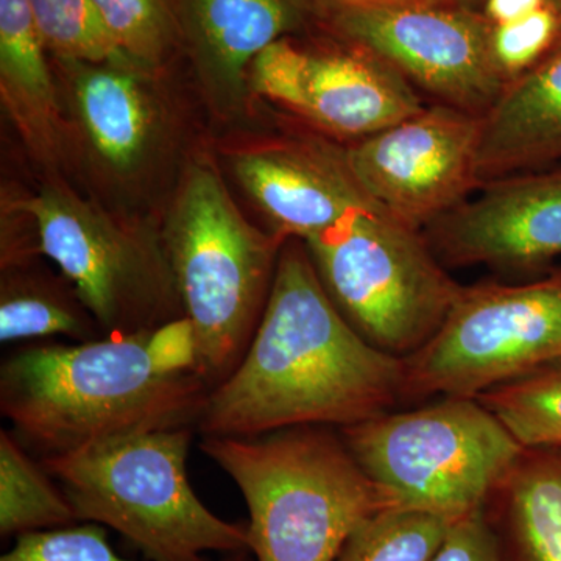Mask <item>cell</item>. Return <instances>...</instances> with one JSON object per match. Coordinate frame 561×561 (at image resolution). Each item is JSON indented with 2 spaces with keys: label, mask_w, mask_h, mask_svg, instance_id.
<instances>
[{
  "label": "cell",
  "mask_w": 561,
  "mask_h": 561,
  "mask_svg": "<svg viewBox=\"0 0 561 561\" xmlns=\"http://www.w3.org/2000/svg\"><path fill=\"white\" fill-rule=\"evenodd\" d=\"M402 387L404 359L362 337L324 289L305 243L291 239L249 348L209 391L197 427L203 437L343 430L394 411Z\"/></svg>",
  "instance_id": "6da1fadb"
},
{
  "label": "cell",
  "mask_w": 561,
  "mask_h": 561,
  "mask_svg": "<svg viewBox=\"0 0 561 561\" xmlns=\"http://www.w3.org/2000/svg\"><path fill=\"white\" fill-rule=\"evenodd\" d=\"M149 332L32 345L0 367V412L38 460L195 427L210 387L154 359Z\"/></svg>",
  "instance_id": "7a4b0ae2"
},
{
  "label": "cell",
  "mask_w": 561,
  "mask_h": 561,
  "mask_svg": "<svg viewBox=\"0 0 561 561\" xmlns=\"http://www.w3.org/2000/svg\"><path fill=\"white\" fill-rule=\"evenodd\" d=\"M201 449L241 491L257 561H335L362 524L394 508L334 427L203 437Z\"/></svg>",
  "instance_id": "3957f363"
},
{
  "label": "cell",
  "mask_w": 561,
  "mask_h": 561,
  "mask_svg": "<svg viewBox=\"0 0 561 561\" xmlns=\"http://www.w3.org/2000/svg\"><path fill=\"white\" fill-rule=\"evenodd\" d=\"M194 427L150 432L39 460L83 523L111 527L151 561L249 549V530L206 507L187 478Z\"/></svg>",
  "instance_id": "277c9868"
},
{
  "label": "cell",
  "mask_w": 561,
  "mask_h": 561,
  "mask_svg": "<svg viewBox=\"0 0 561 561\" xmlns=\"http://www.w3.org/2000/svg\"><path fill=\"white\" fill-rule=\"evenodd\" d=\"M283 245L280 236L247 221L210 169L191 172L169 219L164 250L197 339L198 376L210 390L241 364Z\"/></svg>",
  "instance_id": "5b68a950"
},
{
  "label": "cell",
  "mask_w": 561,
  "mask_h": 561,
  "mask_svg": "<svg viewBox=\"0 0 561 561\" xmlns=\"http://www.w3.org/2000/svg\"><path fill=\"white\" fill-rule=\"evenodd\" d=\"M343 442L394 508L448 522L483 511L523 446L479 398L442 397L343 427Z\"/></svg>",
  "instance_id": "8992f818"
},
{
  "label": "cell",
  "mask_w": 561,
  "mask_h": 561,
  "mask_svg": "<svg viewBox=\"0 0 561 561\" xmlns=\"http://www.w3.org/2000/svg\"><path fill=\"white\" fill-rule=\"evenodd\" d=\"M302 243L346 320L400 359L437 334L461 290L423 232L402 225L370 195Z\"/></svg>",
  "instance_id": "52a82bcc"
},
{
  "label": "cell",
  "mask_w": 561,
  "mask_h": 561,
  "mask_svg": "<svg viewBox=\"0 0 561 561\" xmlns=\"http://www.w3.org/2000/svg\"><path fill=\"white\" fill-rule=\"evenodd\" d=\"M561 357V273L461 286L437 334L404 359L402 402L478 398Z\"/></svg>",
  "instance_id": "ba28073f"
},
{
  "label": "cell",
  "mask_w": 561,
  "mask_h": 561,
  "mask_svg": "<svg viewBox=\"0 0 561 561\" xmlns=\"http://www.w3.org/2000/svg\"><path fill=\"white\" fill-rule=\"evenodd\" d=\"M39 251L60 267L106 335L136 334L184 317L164 243L140 242L60 187L22 203Z\"/></svg>",
  "instance_id": "9c48e42d"
},
{
  "label": "cell",
  "mask_w": 561,
  "mask_h": 561,
  "mask_svg": "<svg viewBox=\"0 0 561 561\" xmlns=\"http://www.w3.org/2000/svg\"><path fill=\"white\" fill-rule=\"evenodd\" d=\"M334 25L432 103L482 117L507 87L491 54L493 25L465 5L339 7Z\"/></svg>",
  "instance_id": "30bf717a"
},
{
  "label": "cell",
  "mask_w": 561,
  "mask_h": 561,
  "mask_svg": "<svg viewBox=\"0 0 561 561\" xmlns=\"http://www.w3.org/2000/svg\"><path fill=\"white\" fill-rule=\"evenodd\" d=\"M479 133L481 117L427 103L342 151L362 190L402 225L423 232L478 190Z\"/></svg>",
  "instance_id": "8fae6325"
},
{
  "label": "cell",
  "mask_w": 561,
  "mask_h": 561,
  "mask_svg": "<svg viewBox=\"0 0 561 561\" xmlns=\"http://www.w3.org/2000/svg\"><path fill=\"white\" fill-rule=\"evenodd\" d=\"M250 73L254 91L353 142L427 105L401 73L356 44L309 51L280 38L254 58Z\"/></svg>",
  "instance_id": "7c38bea8"
},
{
  "label": "cell",
  "mask_w": 561,
  "mask_h": 561,
  "mask_svg": "<svg viewBox=\"0 0 561 561\" xmlns=\"http://www.w3.org/2000/svg\"><path fill=\"white\" fill-rule=\"evenodd\" d=\"M446 268L483 265L524 273L561 254V173H519L489 181L424 228Z\"/></svg>",
  "instance_id": "4fadbf2b"
},
{
  "label": "cell",
  "mask_w": 561,
  "mask_h": 561,
  "mask_svg": "<svg viewBox=\"0 0 561 561\" xmlns=\"http://www.w3.org/2000/svg\"><path fill=\"white\" fill-rule=\"evenodd\" d=\"M236 175L279 236L306 242L342 219L367 192L354 179L342 150L280 146L243 153Z\"/></svg>",
  "instance_id": "5bb4252c"
},
{
  "label": "cell",
  "mask_w": 561,
  "mask_h": 561,
  "mask_svg": "<svg viewBox=\"0 0 561 561\" xmlns=\"http://www.w3.org/2000/svg\"><path fill=\"white\" fill-rule=\"evenodd\" d=\"M561 158V51L511 81L481 117L476 176L489 181L535 172Z\"/></svg>",
  "instance_id": "9a60e30c"
},
{
  "label": "cell",
  "mask_w": 561,
  "mask_h": 561,
  "mask_svg": "<svg viewBox=\"0 0 561 561\" xmlns=\"http://www.w3.org/2000/svg\"><path fill=\"white\" fill-rule=\"evenodd\" d=\"M482 513L502 561H561V446L523 448Z\"/></svg>",
  "instance_id": "2e32d148"
},
{
  "label": "cell",
  "mask_w": 561,
  "mask_h": 561,
  "mask_svg": "<svg viewBox=\"0 0 561 561\" xmlns=\"http://www.w3.org/2000/svg\"><path fill=\"white\" fill-rule=\"evenodd\" d=\"M183 5L202 57L234 81L265 47L300 24L306 0H183Z\"/></svg>",
  "instance_id": "e0dca14e"
},
{
  "label": "cell",
  "mask_w": 561,
  "mask_h": 561,
  "mask_svg": "<svg viewBox=\"0 0 561 561\" xmlns=\"http://www.w3.org/2000/svg\"><path fill=\"white\" fill-rule=\"evenodd\" d=\"M76 99L103 160L116 169L133 168L142 157L151 127L149 103L135 77L119 69H81Z\"/></svg>",
  "instance_id": "ac0fdd59"
},
{
  "label": "cell",
  "mask_w": 561,
  "mask_h": 561,
  "mask_svg": "<svg viewBox=\"0 0 561 561\" xmlns=\"http://www.w3.org/2000/svg\"><path fill=\"white\" fill-rule=\"evenodd\" d=\"M79 522L60 483L14 437L0 431V534L21 537Z\"/></svg>",
  "instance_id": "d6986e66"
},
{
  "label": "cell",
  "mask_w": 561,
  "mask_h": 561,
  "mask_svg": "<svg viewBox=\"0 0 561 561\" xmlns=\"http://www.w3.org/2000/svg\"><path fill=\"white\" fill-rule=\"evenodd\" d=\"M43 36L28 0H0V76L7 98L35 122L55 113Z\"/></svg>",
  "instance_id": "ffe728a7"
},
{
  "label": "cell",
  "mask_w": 561,
  "mask_h": 561,
  "mask_svg": "<svg viewBox=\"0 0 561 561\" xmlns=\"http://www.w3.org/2000/svg\"><path fill=\"white\" fill-rule=\"evenodd\" d=\"M478 398L523 448L561 446V357Z\"/></svg>",
  "instance_id": "44dd1931"
},
{
  "label": "cell",
  "mask_w": 561,
  "mask_h": 561,
  "mask_svg": "<svg viewBox=\"0 0 561 561\" xmlns=\"http://www.w3.org/2000/svg\"><path fill=\"white\" fill-rule=\"evenodd\" d=\"M65 335L77 343L105 337L101 324L81 301H68L61 295L27 284H10L0 301V341L2 343Z\"/></svg>",
  "instance_id": "7402d4cb"
},
{
  "label": "cell",
  "mask_w": 561,
  "mask_h": 561,
  "mask_svg": "<svg viewBox=\"0 0 561 561\" xmlns=\"http://www.w3.org/2000/svg\"><path fill=\"white\" fill-rule=\"evenodd\" d=\"M451 524L426 512L387 508L351 535L335 561H430Z\"/></svg>",
  "instance_id": "603a6c76"
},
{
  "label": "cell",
  "mask_w": 561,
  "mask_h": 561,
  "mask_svg": "<svg viewBox=\"0 0 561 561\" xmlns=\"http://www.w3.org/2000/svg\"><path fill=\"white\" fill-rule=\"evenodd\" d=\"M44 44L70 61L124 60L92 0H28Z\"/></svg>",
  "instance_id": "cb8c5ba5"
},
{
  "label": "cell",
  "mask_w": 561,
  "mask_h": 561,
  "mask_svg": "<svg viewBox=\"0 0 561 561\" xmlns=\"http://www.w3.org/2000/svg\"><path fill=\"white\" fill-rule=\"evenodd\" d=\"M122 54L154 62L169 46L172 21L165 0H92Z\"/></svg>",
  "instance_id": "d4e9b609"
},
{
  "label": "cell",
  "mask_w": 561,
  "mask_h": 561,
  "mask_svg": "<svg viewBox=\"0 0 561 561\" xmlns=\"http://www.w3.org/2000/svg\"><path fill=\"white\" fill-rule=\"evenodd\" d=\"M561 32V11L548 5L524 20L491 28V54L507 81L529 72L556 47Z\"/></svg>",
  "instance_id": "484cf974"
},
{
  "label": "cell",
  "mask_w": 561,
  "mask_h": 561,
  "mask_svg": "<svg viewBox=\"0 0 561 561\" xmlns=\"http://www.w3.org/2000/svg\"><path fill=\"white\" fill-rule=\"evenodd\" d=\"M0 561H130L122 559L106 540L101 524L84 523L16 537Z\"/></svg>",
  "instance_id": "4316f807"
},
{
  "label": "cell",
  "mask_w": 561,
  "mask_h": 561,
  "mask_svg": "<svg viewBox=\"0 0 561 561\" xmlns=\"http://www.w3.org/2000/svg\"><path fill=\"white\" fill-rule=\"evenodd\" d=\"M430 561H502L483 513L454 522Z\"/></svg>",
  "instance_id": "83f0119b"
},
{
  "label": "cell",
  "mask_w": 561,
  "mask_h": 561,
  "mask_svg": "<svg viewBox=\"0 0 561 561\" xmlns=\"http://www.w3.org/2000/svg\"><path fill=\"white\" fill-rule=\"evenodd\" d=\"M551 0H485L483 16L491 25L511 24L551 5Z\"/></svg>",
  "instance_id": "f1b7e54d"
},
{
  "label": "cell",
  "mask_w": 561,
  "mask_h": 561,
  "mask_svg": "<svg viewBox=\"0 0 561 561\" xmlns=\"http://www.w3.org/2000/svg\"><path fill=\"white\" fill-rule=\"evenodd\" d=\"M339 7L461 5L460 0H335Z\"/></svg>",
  "instance_id": "f546056e"
},
{
  "label": "cell",
  "mask_w": 561,
  "mask_h": 561,
  "mask_svg": "<svg viewBox=\"0 0 561 561\" xmlns=\"http://www.w3.org/2000/svg\"><path fill=\"white\" fill-rule=\"evenodd\" d=\"M245 552L247 551L227 553V557L221 561H245Z\"/></svg>",
  "instance_id": "4dcf8cb0"
},
{
  "label": "cell",
  "mask_w": 561,
  "mask_h": 561,
  "mask_svg": "<svg viewBox=\"0 0 561 561\" xmlns=\"http://www.w3.org/2000/svg\"><path fill=\"white\" fill-rule=\"evenodd\" d=\"M552 51H561V32H560L559 39H557L556 47H553ZM552 51H551V54H552Z\"/></svg>",
  "instance_id": "1f68e13d"
},
{
  "label": "cell",
  "mask_w": 561,
  "mask_h": 561,
  "mask_svg": "<svg viewBox=\"0 0 561 561\" xmlns=\"http://www.w3.org/2000/svg\"><path fill=\"white\" fill-rule=\"evenodd\" d=\"M552 5L556 7L557 10L561 11V0H551Z\"/></svg>",
  "instance_id": "d6a6232c"
}]
</instances>
